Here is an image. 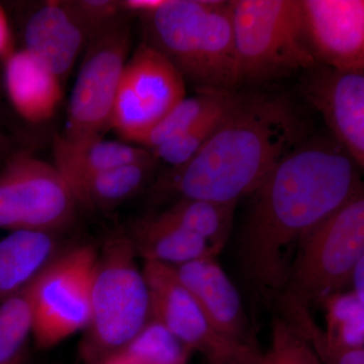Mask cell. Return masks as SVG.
Listing matches in <instances>:
<instances>
[{"label": "cell", "instance_id": "6da1fadb", "mask_svg": "<svg viewBox=\"0 0 364 364\" xmlns=\"http://www.w3.org/2000/svg\"><path fill=\"white\" fill-rule=\"evenodd\" d=\"M359 169L334 139L304 140L251 195L239 258L262 298L284 291L304 239L363 191Z\"/></svg>", "mask_w": 364, "mask_h": 364}, {"label": "cell", "instance_id": "7a4b0ae2", "mask_svg": "<svg viewBox=\"0 0 364 364\" xmlns=\"http://www.w3.org/2000/svg\"><path fill=\"white\" fill-rule=\"evenodd\" d=\"M305 128L287 97L237 93L203 149L182 166L167 170L155 191L178 198L237 205L306 140Z\"/></svg>", "mask_w": 364, "mask_h": 364}, {"label": "cell", "instance_id": "3957f363", "mask_svg": "<svg viewBox=\"0 0 364 364\" xmlns=\"http://www.w3.org/2000/svg\"><path fill=\"white\" fill-rule=\"evenodd\" d=\"M141 21L144 43L198 91H234L239 85L231 1L166 0Z\"/></svg>", "mask_w": 364, "mask_h": 364}, {"label": "cell", "instance_id": "277c9868", "mask_svg": "<svg viewBox=\"0 0 364 364\" xmlns=\"http://www.w3.org/2000/svg\"><path fill=\"white\" fill-rule=\"evenodd\" d=\"M128 233H116L97 251L90 296V318L81 354L100 364L147 324L149 289Z\"/></svg>", "mask_w": 364, "mask_h": 364}, {"label": "cell", "instance_id": "5b68a950", "mask_svg": "<svg viewBox=\"0 0 364 364\" xmlns=\"http://www.w3.org/2000/svg\"><path fill=\"white\" fill-rule=\"evenodd\" d=\"M239 85L265 82L317 65L299 0L231 1Z\"/></svg>", "mask_w": 364, "mask_h": 364}, {"label": "cell", "instance_id": "8992f818", "mask_svg": "<svg viewBox=\"0 0 364 364\" xmlns=\"http://www.w3.org/2000/svg\"><path fill=\"white\" fill-rule=\"evenodd\" d=\"M364 258L363 191L318 224L299 245L286 289L304 305L320 303L350 284Z\"/></svg>", "mask_w": 364, "mask_h": 364}, {"label": "cell", "instance_id": "52a82bcc", "mask_svg": "<svg viewBox=\"0 0 364 364\" xmlns=\"http://www.w3.org/2000/svg\"><path fill=\"white\" fill-rule=\"evenodd\" d=\"M77 208L54 164L23 151L11 153L0 166V229L59 233Z\"/></svg>", "mask_w": 364, "mask_h": 364}, {"label": "cell", "instance_id": "ba28073f", "mask_svg": "<svg viewBox=\"0 0 364 364\" xmlns=\"http://www.w3.org/2000/svg\"><path fill=\"white\" fill-rule=\"evenodd\" d=\"M131 47L129 16L90 40L72 90L65 130L60 136L70 141L104 136L109 128L117 88Z\"/></svg>", "mask_w": 364, "mask_h": 364}, {"label": "cell", "instance_id": "9c48e42d", "mask_svg": "<svg viewBox=\"0 0 364 364\" xmlns=\"http://www.w3.org/2000/svg\"><path fill=\"white\" fill-rule=\"evenodd\" d=\"M97 250L79 245L62 251L38 280L32 337L50 349L80 331L90 318L91 284Z\"/></svg>", "mask_w": 364, "mask_h": 364}, {"label": "cell", "instance_id": "30bf717a", "mask_svg": "<svg viewBox=\"0 0 364 364\" xmlns=\"http://www.w3.org/2000/svg\"><path fill=\"white\" fill-rule=\"evenodd\" d=\"M186 85L176 67L143 42L124 67L109 128L135 145L186 97Z\"/></svg>", "mask_w": 364, "mask_h": 364}, {"label": "cell", "instance_id": "8fae6325", "mask_svg": "<svg viewBox=\"0 0 364 364\" xmlns=\"http://www.w3.org/2000/svg\"><path fill=\"white\" fill-rule=\"evenodd\" d=\"M149 289L150 318L171 332L191 352L198 351L208 364H220L244 347L215 331L202 309L179 282L173 267L144 261L142 268Z\"/></svg>", "mask_w": 364, "mask_h": 364}, {"label": "cell", "instance_id": "7c38bea8", "mask_svg": "<svg viewBox=\"0 0 364 364\" xmlns=\"http://www.w3.org/2000/svg\"><path fill=\"white\" fill-rule=\"evenodd\" d=\"M301 92L324 119L334 140L364 166V71L316 65L309 70Z\"/></svg>", "mask_w": 364, "mask_h": 364}, {"label": "cell", "instance_id": "4fadbf2b", "mask_svg": "<svg viewBox=\"0 0 364 364\" xmlns=\"http://www.w3.org/2000/svg\"><path fill=\"white\" fill-rule=\"evenodd\" d=\"M306 42L318 65L364 71L363 0H299Z\"/></svg>", "mask_w": 364, "mask_h": 364}, {"label": "cell", "instance_id": "5bb4252c", "mask_svg": "<svg viewBox=\"0 0 364 364\" xmlns=\"http://www.w3.org/2000/svg\"><path fill=\"white\" fill-rule=\"evenodd\" d=\"M172 267L215 331L236 343L255 346L240 294L215 257Z\"/></svg>", "mask_w": 364, "mask_h": 364}, {"label": "cell", "instance_id": "9a60e30c", "mask_svg": "<svg viewBox=\"0 0 364 364\" xmlns=\"http://www.w3.org/2000/svg\"><path fill=\"white\" fill-rule=\"evenodd\" d=\"M23 50L63 82L90 43L65 0L46 1L26 18Z\"/></svg>", "mask_w": 364, "mask_h": 364}, {"label": "cell", "instance_id": "2e32d148", "mask_svg": "<svg viewBox=\"0 0 364 364\" xmlns=\"http://www.w3.org/2000/svg\"><path fill=\"white\" fill-rule=\"evenodd\" d=\"M7 97L26 122L52 119L63 97V82L26 50H16L2 63Z\"/></svg>", "mask_w": 364, "mask_h": 364}, {"label": "cell", "instance_id": "e0dca14e", "mask_svg": "<svg viewBox=\"0 0 364 364\" xmlns=\"http://www.w3.org/2000/svg\"><path fill=\"white\" fill-rule=\"evenodd\" d=\"M58 235L16 230L0 239V303L32 286L58 257Z\"/></svg>", "mask_w": 364, "mask_h": 364}, {"label": "cell", "instance_id": "ac0fdd59", "mask_svg": "<svg viewBox=\"0 0 364 364\" xmlns=\"http://www.w3.org/2000/svg\"><path fill=\"white\" fill-rule=\"evenodd\" d=\"M136 255L177 267L203 257H217L207 241L160 214L139 220L128 233Z\"/></svg>", "mask_w": 364, "mask_h": 364}, {"label": "cell", "instance_id": "d6986e66", "mask_svg": "<svg viewBox=\"0 0 364 364\" xmlns=\"http://www.w3.org/2000/svg\"><path fill=\"white\" fill-rule=\"evenodd\" d=\"M54 166L66 181L91 176L146 159L151 151L126 142L105 140L104 136L70 141L60 135L54 140Z\"/></svg>", "mask_w": 364, "mask_h": 364}, {"label": "cell", "instance_id": "ffe728a7", "mask_svg": "<svg viewBox=\"0 0 364 364\" xmlns=\"http://www.w3.org/2000/svg\"><path fill=\"white\" fill-rule=\"evenodd\" d=\"M158 163L152 154L146 159L66 182L77 207L107 210L142 191L154 174Z\"/></svg>", "mask_w": 364, "mask_h": 364}, {"label": "cell", "instance_id": "44dd1931", "mask_svg": "<svg viewBox=\"0 0 364 364\" xmlns=\"http://www.w3.org/2000/svg\"><path fill=\"white\" fill-rule=\"evenodd\" d=\"M236 203L178 198L161 214L210 244L218 253L226 245L233 225Z\"/></svg>", "mask_w": 364, "mask_h": 364}, {"label": "cell", "instance_id": "7402d4cb", "mask_svg": "<svg viewBox=\"0 0 364 364\" xmlns=\"http://www.w3.org/2000/svg\"><path fill=\"white\" fill-rule=\"evenodd\" d=\"M233 93L234 91H198L193 97H184L135 145L149 151L159 147L186 133L226 104Z\"/></svg>", "mask_w": 364, "mask_h": 364}, {"label": "cell", "instance_id": "603a6c76", "mask_svg": "<svg viewBox=\"0 0 364 364\" xmlns=\"http://www.w3.org/2000/svg\"><path fill=\"white\" fill-rule=\"evenodd\" d=\"M38 280L0 303V364H21L32 336Z\"/></svg>", "mask_w": 364, "mask_h": 364}, {"label": "cell", "instance_id": "cb8c5ba5", "mask_svg": "<svg viewBox=\"0 0 364 364\" xmlns=\"http://www.w3.org/2000/svg\"><path fill=\"white\" fill-rule=\"evenodd\" d=\"M318 304L324 308L325 331L335 350L364 348V301L352 291H342Z\"/></svg>", "mask_w": 364, "mask_h": 364}, {"label": "cell", "instance_id": "d4e9b609", "mask_svg": "<svg viewBox=\"0 0 364 364\" xmlns=\"http://www.w3.org/2000/svg\"><path fill=\"white\" fill-rule=\"evenodd\" d=\"M136 364H188L193 353L154 318L119 351Z\"/></svg>", "mask_w": 364, "mask_h": 364}, {"label": "cell", "instance_id": "484cf974", "mask_svg": "<svg viewBox=\"0 0 364 364\" xmlns=\"http://www.w3.org/2000/svg\"><path fill=\"white\" fill-rule=\"evenodd\" d=\"M237 92L234 91L226 104L198 122L186 133L150 150L153 156L159 162L166 163L169 168H177L188 163L214 135L228 109L233 104Z\"/></svg>", "mask_w": 364, "mask_h": 364}, {"label": "cell", "instance_id": "4316f807", "mask_svg": "<svg viewBox=\"0 0 364 364\" xmlns=\"http://www.w3.org/2000/svg\"><path fill=\"white\" fill-rule=\"evenodd\" d=\"M264 358L267 364H323L310 345L282 317L273 318L270 346Z\"/></svg>", "mask_w": 364, "mask_h": 364}, {"label": "cell", "instance_id": "83f0119b", "mask_svg": "<svg viewBox=\"0 0 364 364\" xmlns=\"http://www.w3.org/2000/svg\"><path fill=\"white\" fill-rule=\"evenodd\" d=\"M66 6L90 40L127 14L119 0H65Z\"/></svg>", "mask_w": 364, "mask_h": 364}, {"label": "cell", "instance_id": "f1b7e54d", "mask_svg": "<svg viewBox=\"0 0 364 364\" xmlns=\"http://www.w3.org/2000/svg\"><path fill=\"white\" fill-rule=\"evenodd\" d=\"M166 0H119L122 9L127 16L146 18L156 13Z\"/></svg>", "mask_w": 364, "mask_h": 364}, {"label": "cell", "instance_id": "f546056e", "mask_svg": "<svg viewBox=\"0 0 364 364\" xmlns=\"http://www.w3.org/2000/svg\"><path fill=\"white\" fill-rule=\"evenodd\" d=\"M16 51L13 31L4 6L0 4V61L4 63Z\"/></svg>", "mask_w": 364, "mask_h": 364}, {"label": "cell", "instance_id": "4dcf8cb0", "mask_svg": "<svg viewBox=\"0 0 364 364\" xmlns=\"http://www.w3.org/2000/svg\"><path fill=\"white\" fill-rule=\"evenodd\" d=\"M220 364H267L264 353H261L256 346H246Z\"/></svg>", "mask_w": 364, "mask_h": 364}, {"label": "cell", "instance_id": "1f68e13d", "mask_svg": "<svg viewBox=\"0 0 364 364\" xmlns=\"http://www.w3.org/2000/svg\"><path fill=\"white\" fill-rule=\"evenodd\" d=\"M351 291L364 301V258L359 261L352 273Z\"/></svg>", "mask_w": 364, "mask_h": 364}, {"label": "cell", "instance_id": "d6a6232c", "mask_svg": "<svg viewBox=\"0 0 364 364\" xmlns=\"http://www.w3.org/2000/svg\"><path fill=\"white\" fill-rule=\"evenodd\" d=\"M13 153L11 151V141L9 136L0 133V166L6 161V158Z\"/></svg>", "mask_w": 364, "mask_h": 364}, {"label": "cell", "instance_id": "836d02e7", "mask_svg": "<svg viewBox=\"0 0 364 364\" xmlns=\"http://www.w3.org/2000/svg\"><path fill=\"white\" fill-rule=\"evenodd\" d=\"M100 364H136L132 361L131 359L124 356L123 353L121 352H116V353L112 354V355L109 356V358H105V360H102Z\"/></svg>", "mask_w": 364, "mask_h": 364}]
</instances>
